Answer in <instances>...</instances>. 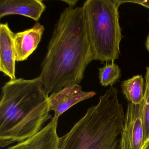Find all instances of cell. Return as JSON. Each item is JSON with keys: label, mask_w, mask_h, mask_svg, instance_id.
Masks as SVG:
<instances>
[{"label": "cell", "mask_w": 149, "mask_h": 149, "mask_svg": "<svg viewBox=\"0 0 149 149\" xmlns=\"http://www.w3.org/2000/svg\"><path fill=\"white\" fill-rule=\"evenodd\" d=\"M94 61L82 6L65 8L56 24L40 78L48 95L79 84Z\"/></svg>", "instance_id": "6da1fadb"}, {"label": "cell", "mask_w": 149, "mask_h": 149, "mask_svg": "<svg viewBox=\"0 0 149 149\" xmlns=\"http://www.w3.org/2000/svg\"><path fill=\"white\" fill-rule=\"evenodd\" d=\"M49 96L40 77L10 80L1 88L0 146L22 142L39 132L52 118Z\"/></svg>", "instance_id": "7a4b0ae2"}, {"label": "cell", "mask_w": 149, "mask_h": 149, "mask_svg": "<svg viewBox=\"0 0 149 149\" xmlns=\"http://www.w3.org/2000/svg\"><path fill=\"white\" fill-rule=\"evenodd\" d=\"M116 88L111 87L67 134L59 149H121L125 116Z\"/></svg>", "instance_id": "3957f363"}, {"label": "cell", "mask_w": 149, "mask_h": 149, "mask_svg": "<svg viewBox=\"0 0 149 149\" xmlns=\"http://www.w3.org/2000/svg\"><path fill=\"white\" fill-rule=\"evenodd\" d=\"M121 5L118 0H87L82 6L94 61L114 62L119 57Z\"/></svg>", "instance_id": "277c9868"}, {"label": "cell", "mask_w": 149, "mask_h": 149, "mask_svg": "<svg viewBox=\"0 0 149 149\" xmlns=\"http://www.w3.org/2000/svg\"><path fill=\"white\" fill-rule=\"evenodd\" d=\"M142 103H128L120 138L121 149L143 148L144 133Z\"/></svg>", "instance_id": "5b68a950"}, {"label": "cell", "mask_w": 149, "mask_h": 149, "mask_svg": "<svg viewBox=\"0 0 149 149\" xmlns=\"http://www.w3.org/2000/svg\"><path fill=\"white\" fill-rule=\"evenodd\" d=\"M95 91H84L79 84L68 86L49 96L50 111H54V117H59L70 108L80 102L95 95Z\"/></svg>", "instance_id": "8992f818"}, {"label": "cell", "mask_w": 149, "mask_h": 149, "mask_svg": "<svg viewBox=\"0 0 149 149\" xmlns=\"http://www.w3.org/2000/svg\"><path fill=\"white\" fill-rule=\"evenodd\" d=\"M58 118L53 117L46 126L31 137L6 149H59Z\"/></svg>", "instance_id": "52a82bcc"}, {"label": "cell", "mask_w": 149, "mask_h": 149, "mask_svg": "<svg viewBox=\"0 0 149 149\" xmlns=\"http://www.w3.org/2000/svg\"><path fill=\"white\" fill-rule=\"evenodd\" d=\"M45 30V27L39 22L22 32L15 33L14 47L16 61L27 60L36 49Z\"/></svg>", "instance_id": "ba28073f"}, {"label": "cell", "mask_w": 149, "mask_h": 149, "mask_svg": "<svg viewBox=\"0 0 149 149\" xmlns=\"http://www.w3.org/2000/svg\"><path fill=\"white\" fill-rule=\"evenodd\" d=\"M46 8V6L41 0H1L0 18L18 15L37 22Z\"/></svg>", "instance_id": "9c48e42d"}, {"label": "cell", "mask_w": 149, "mask_h": 149, "mask_svg": "<svg viewBox=\"0 0 149 149\" xmlns=\"http://www.w3.org/2000/svg\"><path fill=\"white\" fill-rule=\"evenodd\" d=\"M15 33L8 23H1L0 26V71L10 80L15 77V52L13 39Z\"/></svg>", "instance_id": "30bf717a"}, {"label": "cell", "mask_w": 149, "mask_h": 149, "mask_svg": "<svg viewBox=\"0 0 149 149\" xmlns=\"http://www.w3.org/2000/svg\"><path fill=\"white\" fill-rule=\"evenodd\" d=\"M122 91L129 102L140 104L143 100L144 80L142 75L134 76L122 82Z\"/></svg>", "instance_id": "8fae6325"}, {"label": "cell", "mask_w": 149, "mask_h": 149, "mask_svg": "<svg viewBox=\"0 0 149 149\" xmlns=\"http://www.w3.org/2000/svg\"><path fill=\"white\" fill-rule=\"evenodd\" d=\"M99 79L100 84L103 87H112L120 79L121 70L114 62L106 63L99 69Z\"/></svg>", "instance_id": "7c38bea8"}, {"label": "cell", "mask_w": 149, "mask_h": 149, "mask_svg": "<svg viewBox=\"0 0 149 149\" xmlns=\"http://www.w3.org/2000/svg\"><path fill=\"white\" fill-rule=\"evenodd\" d=\"M142 117L144 139L142 149L149 148V92L145 87L143 100L142 103Z\"/></svg>", "instance_id": "4fadbf2b"}, {"label": "cell", "mask_w": 149, "mask_h": 149, "mask_svg": "<svg viewBox=\"0 0 149 149\" xmlns=\"http://www.w3.org/2000/svg\"><path fill=\"white\" fill-rule=\"evenodd\" d=\"M119 2L122 4L125 3H132L133 4H138L141 5L145 7L146 8L149 9V0H118Z\"/></svg>", "instance_id": "5bb4252c"}, {"label": "cell", "mask_w": 149, "mask_h": 149, "mask_svg": "<svg viewBox=\"0 0 149 149\" xmlns=\"http://www.w3.org/2000/svg\"><path fill=\"white\" fill-rule=\"evenodd\" d=\"M61 1L67 3L68 5V7L71 8H74L75 6L78 2V0H63Z\"/></svg>", "instance_id": "9a60e30c"}, {"label": "cell", "mask_w": 149, "mask_h": 149, "mask_svg": "<svg viewBox=\"0 0 149 149\" xmlns=\"http://www.w3.org/2000/svg\"><path fill=\"white\" fill-rule=\"evenodd\" d=\"M146 84L145 87H147L149 92V66L146 69Z\"/></svg>", "instance_id": "2e32d148"}, {"label": "cell", "mask_w": 149, "mask_h": 149, "mask_svg": "<svg viewBox=\"0 0 149 149\" xmlns=\"http://www.w3.org/2000/svg\"><path fill=\"white\" fill-rule=\"evenodd\" d=\"M145 45L146 49L148 50V52H149V35L147 36V38H146Z\"/></svg>", "instance_id": "e0dca14e"}, {"label": "cell", "mask_w": 149, "mask_h": 149, "mask_svg": "<svg viewBox=\"0 0 149 149\" xmlns=\"http://www.w3.org/2000/svg\"></svg>", "instance_id": "ac0fdd59"}, {"label": "cell", "mask_w": 149, "mask_h": 149, "mask_svg": "<svg viewBox=\"0 0 149 149\" xmlns=\"http://www.w3.org/2000/svg\"></svg>", "instance_id": "d6986e66"}]
</instances>
